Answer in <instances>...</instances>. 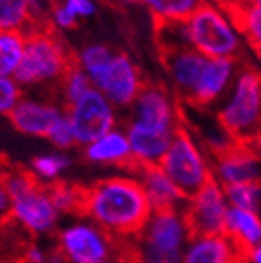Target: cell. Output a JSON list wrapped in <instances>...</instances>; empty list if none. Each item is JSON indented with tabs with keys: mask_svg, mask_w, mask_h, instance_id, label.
<instances>
[{
	"mask_svg": "<svg viewBox=\"0 0 261 263\" xmlns=\"http://www.w3.org/2000/svg\"><path fill=\"white\" fill-rule=\"evenodd\" d=\"M150 201L137 176H114L86 189L82 216L117 241H130L152 216Z\"/></svg>",
	"mask_w": 261,
	"mask_h": 263,
	"instance_id": "cell-1",
	"label": "cell"
},
{
	"mask_svg": "<svg viewBox=\"0 0 261 263\" xmlns=\"http://www.w3.org/2000/svg\"><path fill=\"white\" fill-rule=\"evenodd\" d=\"M75 64V55L49 22L33 24L26 31V51L15 73L21 86H53Z\"/></svg>",
	"mask_w": 261,
	"mask_h": 263,
	"instance_id": "cell-2",
	"label": "cell"
},
{
	"mask_svg": "<svg viewBox=\"0 0 261 263\" xmlns=\"http://www.w3.org/2000/svg\"><path fill=\"white\" fill-rule=\"evenodd\" d=\"M217 124L232 141L247 143L261 128V71L241 62L217 110Z\"/></svg>",
	"mask_w": 261,
	"mask_h": 263,
	"instance_id": "cell-3",
	"label": "cell"
},
{
	"mask_svg": "<svg viewBox=\"0 0 261 263\" xmlns=\"http://www.w3.org/2000/svg\"><path fill=\"white\" fill-rule=\"evenodd\" d=\"M188 42L190 48L203 53L208 59H241L243 35L230 18V15L204 0L203 4L187 18Z\"/></svg>",
	"mask_w": 261,
	"mask_h": 263,
	"instance_id": "cell-4",
	"label": "cell"
},
{
	"mask_svg": "<svg viewBox=\"0 0 261 263\" xmlns=\"http://www.w3.org/2000/svg\"><path fill=\"white\" fill-rule=\"evenodd\" d=\"M159 166L174 181L187 201L214 181L212 163L184 124L174 136Z\"/></svg>",
	"mask_w": 261,
	"mask_h": 263,
	"instance_id": "cell-5",
	"label": "cell"
},
{
	"mask_svg": "<svg viewBox=\"0 0 261 263\" xmlns=\"http://www.w3.org/2000/svg\"><path fill=\"white\" fill-rule=\"evenodd\" d=\"M57 247L69 263L108 261L114 259L115 252H119L121 261L123 256V241L114 239L88 218L75 219L61 229Z\"/></svg>",
	"mask_w": 261,
	"mask_h": 263,
	"instance_id": "cell-6",
	"label": "cell"
},
{
	"mask_svg": "<svg viewBox=\"0 0 261 263\" xmlns=\"http://www.w3.org/2000/svg\"><path fill=\"white\" fill-rule=\"evenodd\" d=\"M184 124L183 110L163 84H144L130 108L126 126L176 136Z\"/></svg>",
	"mask_w": 261,
	"mask_h": 263,
	"instance_id": "cell-7",
	"label": "cell"
},
{
	"mask_svg": "<svg viewBox=\"0 0 261 263\" xmlns=\"http://www.w3.org/2000/svg\"><path fill=\"white\" fill-rule=\"evenodd\" d=\"M117 108L101 91L86 93L77 103L64 108L69 124L73 128L75 141L81 146H88L104 134L117 128Z\"/></svg>",
	"mask_w": 261,
	"mask_h": 263,
	"instance_id": "cell-8",
	"label": "cell"
},
{
	"mask_svg": "<svg viewBox=\"0 0 261 263\" xmlns=\"http://www.w3.org/2000/svg\"><path fill=\"white\" fill-rule=\"evenodd\" d=\"M192 239L188 229L184 209L154 210L143 230L132 241L150 251L164 254H183L188 241Z\"/></svg>",
	"mask_w": 261,
	"mask_h": 263,
	"instance_id": "cell-9",
	"label": "cell"
},
{
	"mask_svg": "<svg viewBox=\"0 0 261 263\" xmlns=\"http://www.w3.org/2000/svg\"><path fill=\"white\" fill-rule=\"evenodd\" d=\"M91 82L115 108H132L146 84L134 59L123 51H115L114 59Z\"/></svg>",
	"mask_w": 261,
	"mask_h": 263,
	"instance_id": "cell-10",
	"label": "cell"
},
{
	"mask_svg": "<svg viewBox=\"0 0 261 263\" xmlns=\"http://www.w3.org/2000/svg\"><path fill=\"white\" fill-rule=\"evenodd\" d=\"M229 209L223 186L216 179L210 181L184 205V218L192 238L225 234Z\"/></svg>",
	"mask_w": 261,
	"mask_h": 263,
	"instance_id": "cell-11",
	"label": "cell"
},
{
	"mask_svg": "<svg viewBox=\"0 0 261 263\" xmlns=\"http://www.w3.org/2000/svg\"><path fill=\"white\" fill-rule=\"evenodd\" d=\"M210 157L214 179L221 186L261 181V159L247 143L232 141Z\"/></svg>",
	"mask_w": 261,
	"mask_h": 263,
	"instance_id": "cell-12",
	"label": "cell"
},
{
	"mask_svg": "<svg viewBox=\"0 0 261 263\" xmlns=\"http://www.w3.org/2000/svg\"><path fill=\"white\" fill-rule=\"evenodd\" d=\"M11 219L29 234H49L57 229L61 214L55 209L46 186L37 185L11 203Z\"/></svg>",
	"mask_w": 261,
	"mask_h": 263,
	"instance_id": "cell-13",
	"label": "cell"
},
{
	"mask_svg": "<svg viewBox=\"0 0 261 263\" xmlns=\"http://www.w3.org/2000/svg\"><path fill=\"white\" fill-rule=\"evenodd\" d=\"M161 61H163L164 70L168 71L176 90L177 97L184 103L192 99L196 91L199 79L203 75L204 66H207L208 57L196 51L194 48H181L174 51H163Z\"/></svg>",
	"mask_w": 261,
	"mask_h": 263,
	"instance_id": "cell-14",
	"label": "cell"
},
{
	"mask_svg": "<svg viewBox=\"0 0 261 263\" xmlns=\"http://www.w3.org/2000/svg\"><path fill=\"white\" fill-rule=\"evenodd\" d=\"M241 59H208L196 91L188 104L207 108L227 97L239 71Z\"/></svg>",
	"mask_w": 261,
	"mask_h": 263,
	"instance_id": "cell-15",
	"label": "cell"
},
{
	"mask_svg": "<svg viewBox=\"0 0 261 263\" xmlns=\"http://www.w3.org/2000/svg\"><path fill=\"white\" fill-rule=\"evenodd\" d=\"M64 117V106H59L48 99L22 97L11 111V124L26 136L48 137L53 126Z\"/></svg>",
	"mask_w": 261,
	"mask_h": 263,
	"instance_id": "cell-16",
	"label": "cell"
},
{
	"mask_svg": "<svg viewBox=\"0 0 261 263\" xmlns=\"http://www.w3.org/2000/svg\"><path fill=\"white\" fill-rule=\"evenodd\" d=\"M183 263H252V254L229 234L197 236L188 241Z\"/></svg>",
	"mask_w": 261,
	"mask_h": 263,
	"instance_id": "cell-17",
	"label": "cell"
},
{
	"mask_svg": "<svg viewBox=\"0 0 261 263\" xmlns=\"http://www.w3.org/2000/svg\"><path fill=\"white\" fill-rule=\"evenodd\" d=\"M84 159L91 164L121 166V168L132 170L130 141L124 128H114L97 141L84 146Z\"/></svg>",
	"mask_w": 261,
	"mask_h": 263,
	"instance_id": "cell-18",
	"label": "cell"
},
{
	"mask_svg": "<svg viewBox=\"0 0 261 263\" xmlns=\"http://www.w3.org/2000/svg\"><path fill=\"white\" fill-rule=\"evenodd\" d=\"M135 174H137V179L141 181L144 194L154 210L184 209L187 199L179 192V189L174 185V181L161 170V166H148Z\"/></svg>",
	"mask_w": 261,
	"mask_h": 263,
	"instance_id": "cell-19",
	"label": "cell"
},
{
	"mask_svg": "<svg viewBox=\"0 0 261 263\" xmlns=\"http://www.w3.org/2000/svg\"><path fill=\"white\" fill-rule=\"evenodd\" d=\"M225 234H229L234 241L254 256V251L261 245V219L256 212L230 206Z\"/></svg>",
	"mask_w": 261,
	"mask_h": 263,
	"instance_id": "cell-20",
	"label": "cell"
},
{
	"mask_svg": "<svg viewBox=\"0 0 261 263\" xmlns=\"http://www.w3.org/2000/svg\"><path fill=\"white\" fill-rule=\"evenodd\" d=\"M26 33L0 31V75L15 77L24 59Z\"/></svg>",
	"mask_w": 261,
	"mask_h": 263,
	"instance_id": "cell-21",
	"label": "cell"
},
{
	"mask_svg": "<svg viewBox=\"0 0 261 263\" xmlns=\"http://www.w3.org/2000/svg\"><path fill=\"white\" fill-rule=\"evenodd\" d=\"M69 164H71V159L64 152H59L57 150V152H49L33 157L29 172L39 181V185L49 186L59 183L61 176L69 168Z\"/></svg>",
	"mask_w": 261,
	"mask_h": 263,
	"instance_id": "cell-22",
	"label": "cell"
},
{
	"mask_svg": "<svg viewBox=\"0 0 261 263\" xmlns=\"http://www.w3.org/2000/svg\"><path fill=\"white\" fill-rule=\"evenodd\" d=\"M229 13L234 24L237 26L239 33L243 35L247 42L252 46L254 49L261 46V9L254 8L252 4L245 2V4L236 6V8L225 9Z\"/></svg>",
	"mask_w": 261,
	"mask_h": 263,
	"instance_id": "cell-23",
	"label": "cell"
},
{
	"mask_svg": "<svg viewBox=\"0 0 261 263\" xmlns=\"http://www.w3.org/2000/svg\"><path fill=\"white\" fill-rule=\"evenodd\" d=\"M204 0H141L155 21H187Z\"/></svg>",
	"mask_w": 261,
	"mask_h": 263,
	"instance_id": "cell-24",
	"label": "cell"
},
{
	"mask_svg": "<svg viewBox=\"0 0 261 263\" xmlns=\"http://www.w3.org/2000/svg\"><path fill=\"white\" fill-rule=\"evenodd\" d=\"M33 0H0V31H22L31 28Z\"/></svg>",
	"mask_w": 261,
	"mask_h": 263,
	"instance_id": "cell-25",
	"label": "cell"
},
{
	"mask_svg": "<svg viewBox=\"0 0 261 263\" xmlns=\"http://www.w3.org/2000/svg\"><path fill=\"white\" fill-rule=\"evenodd\" d=\"M49 192V197L53 201L55 209L59 210L61 216L64 214H79L82 216L84 210V197L86 189L84 186L71 185V183H55V185L46 186Z\"/></svg>",
	"mask_w": 261,
	"mask_h": 263,
	"instance_id": "cell-26",
	"label": "cell"
},
{
	"mask_svg": "<svg viewBox=\"0 0 261 263\" xmlns=\"http://www.w3.org/2000/svg\"><path fill=\"white\" fill-rule=\"evenodd\" d=\"M155 41L159 46V53L174 51V49L190 48L188 42L187 21H155Z\"/></svg>",
	"mask_w": 261,
	"mask_h": 263,
	"instance_id": "cell-27",
	"label": "cell"
},
{
	"mask_svg": "<svg viewBox=\"0 0 261 263\" xmlns=\"http://www.w3.org/2000/svg\"><path fill=\"white\" fill-rule=\"evenodd\" d=\"M114 55H115V51L108 44L95 42V44L82 48L81 51L75 55V62H77V66H81L82 71L94 81V79L106 68L108 62L114 59ZM91 84H94V82H91Z\"/></svg>",
	"mask_w": 261,
	"mask_h": 263,
	"instance_id": "cell-28",
	"label": "cell"
},
{
	"mask_svg": "<svg viewBox=\"0 0 261 263\" xmlns=\"http://www.w3.org/2000/svg\"><path fill=\"white\" fill-rule=\"evenodd\" d=\"M94 90L91 79L82 71L81 66L75 62L68 71H66L64 79L61 81V95L64 101V108L69 104L77 103L79 99H82L86 93H90Z\"/></svg>",
	"mask_w": 261,
	"mask_h": 263,
	"instance_id": "cell-29",
	"label": "cell"
},
{
	"mask_svg": "<svg viewBox=\"0 0 261 263\" xmlns=\"http://www.w3.org/2000/svg\"><path fill=\"white\" fill-rule=\"evenodd\" d=\"M227 201L232 209L249 210L256 212L259 209V194H261V181L256 183H241V185L223 186Z\"/></svg>",
	"mask_w": 261,
	"mask_h": 263,
	"instance_id": "cell-30",
	"label": "cell"
},
{
	"mask_svg": "<svg viewBox=\"0 0 261 263\" xmlns=\"http://www.w3.org/2000/svg\"><path fill=\"white\" fill-rule=\"evenodd\" d=\"M0 181H2L4 189L8 190L11 201L28 194L29 190L39 185V181L33 177L29 170L18 168V166H9V168L0 170Z\"/></svg>",
	"mask_w": 261,
	"mask_h": 263,
	"instance_id": "cell-31",
	"label": "cell"
},
{
	"mask_svg": "<svg viewBox=\"0 0 261 263\" xmlns=\"http://www.w3.org/2000/svg\"><path fill=\"white\" fill-rule=\"evenodd\" d=\"M22 99V86L15 81V77L0 75V115H11L16 104Z\"/></svg>",
	"mask_w": 261,
	"mask_h": 263,
	"instance_id": "cell-32",
	"label": "cell"
},
{
	"mask_svg": "<svg viewBox=\"0 0 261 263\" xmlns=\"http://www.w3.org/2000/svg\"><path fill=\"white\" fill-rule=\"evenodd\" d=\"M48 139L51 141V144L57 148L59 152H64V150H68V148H71V146H75V144H77V141H75L73 128H71V124H69L66 114H64V117H62V119L55 124L53 130L49 132Z\"/></svg>",
	"mask_w": 261,
	"mask_h": 263,
	"instance_id": "cell-33",
	"label": "cell"
},
{
	"mask_svg": "<svg viewBox=\"0 0 261 263\" xmlns=\"http://www.w3.org/2000/svg\"><path fill=\"white\" fill-rule=\"evenodd\" d=\"M49 24L53 26L55 29H75L79 24V18L69 11L64 4H55L49 9Z\"/></svg>",
	"mask_w": 261,
	"mask_h": 263,
	"instance_id": "cell-34",
	"label": "cell"
},
{
	"mask_svg": "<svg viewBox=\"0 0 261 263\" xmlns=\"http://www.w3.org/2000/svg\"><path fill=\"white\" fill-rule=\"evenodd\" d=\"M62 4L73 13L79 21H81V18H90V16H94L95 11H97L95 0H62Z\"/></svg>",
	"mask_w": 261,
	"mask_h": 263,
	"instance_id": "cell-35",
	"label": "cell"
},
{
	"mask_svg": "<svg viewBox=\"0 0 261 263\" xmlns=\"http://www.w3.org/2000/svg\"><path fill=\"white\" fill-rule=\"evenodd\" d=\"M11 197H9L8 190L4 189L2 181H0V225L9 221L11 218Z\"/></svg>",
	"mask_w": 261,
	"mask_h": 263,
	"instance_id": "cell-36",
	"label": "cell"
},
{
	"mask_svg": "<svg viewBox=\"0 0 261 263\" xmlns=\"http://www.w3.org/2000/svg\"><path fill=\"white\" fill-rule=\"evenodd\" d=\"M49 251H44L42 247L39 245H29L28 251L24 252V263H46L48 261Z\"/></svg>",
	"mask_w": 261,
	"mask_h": 263,
	"instance_id": "cell-37",
	"label": "cell"
},
{
	"mask_svg": "<svg viewBox=\"0 0 261 263\" xmlns=\"http://www.w3.org/2000/svg\"><path fill=\"white\" fill-rule=\"evenodd\" d=\"M46 263H69V261L66 259V256L59 251V247H57V249H51V251H49L48 261H46Z\"/></svg>",
	"mask_w": 261,
	"mask_h": 263,
	"instance_id": "cell-38",
	"label": "cell"
},
{
	"mask_svg": "<svg viewBox=\"0 0 261 263\" xmlns=\"http://www.w3.org/2000/svg\"><path fill=\"white\" fill-rule=\"evenodd\" d=\"M247 144H249V146L252 148V152L256 154V156L261 159V128H259V132H257L256 136L252 137V139L247 141Z\"/></svg>",
	"mask_w": 261,
	"mask_h": 263,
	"instance_id": "cell-39",
	"label": "cell"
},
{
	"mask_svg": "<svg viewBox=\"0 0 261 263\" xmlns=\"http://www.w3.org/2000/svg\"><path fill=\"white\" fill-rule=\"evenodd\" d=\"M212 2L223 9H230V8H236V6L245 4V2H249V0H212Z\"/></svg>",
	"mask_w": 261,
	"mask_h": 263,
	"instance_id": "cell-40",
	"label": "cell"
},
{
	"mask_svg": "<svg viewBox=\"0 0 261 263\" xmlns=\"http://www.w3.org/2000/svg\"><path fill=\"white\" fill-rule=\"evenodd\" d=\"M252 263H261V245L257 247L256 251H254V256H252Z\"/></svg>",
	"mask_w": 261,
	"mask_h": 263,
	"instance_id": "cell-41",
	"label": "cell"
},
{
	"mask_svg": "<svg viewBox=\"0 0 261 263\" xmlns=\"http://www.w3.org/2000/svg\"><path fill=\"white\" fill-rule=\"evenodd\" d=\"M119 4H124V6H135V4H141V0H117Z\"/></svg>",
	"mask_w": 261,
	"mask_h": 263,
	"instance_id": "cell-42",
	"label": "cell"
},
{
	"mask_svg": "<svg viewBox=\"0 0 261 263\" xmlns=\"http://www.w3.org/2000/svg\"><path fill=\"white\" fill-rule=\"evenodd\" d=\"M249 4H252L254 8L261 9V0H249Z\"/></svg>",
	"mask_w": 261,
	"mask_h": 263,
	"instance_id": "cell-43",
	"label": "cell"
},
{
	"mask_svg": "<svg viewBox=\"0 0 261 263\" xmlns=\"http://www.w3.org/2000/svg\"><path fill=\"white\" fill-rule=\"evenodd\" d=\"M46 2H48L49 6H55V4H61L62 0H46Z\"/></svg>",
	"mask_w": 261,
	"mask_h": 263,
	"instance_id": "cell-44",
	"label": "cell"
},
{
	"mask_svg": "<svg viewBox=\"0 0 261 263\" xmlns=\"http://www.w3.org/2000/svg\"><path fill=\"white\" fill-rule=\"evenodd\" d=\"M95 263H121L119 259H108V261H95Z\"/></svg>",
	"mask_w": 261,
	"mask_h": 263,
	"instance_id": "cell-45",
	"label": "cell"
},
{
	"mask_svg": "<svg viewBox=\"0 0 261 263\" xmlns=\"http://www.w3.org/2000/svg\"><path fill=\"white\" fill-rule=\"evenodd\" d=\"M256 53H257V57L261 59V46H259V48H256Z\"/></svg>",
	"mask_w": 261,
	"mask_h": 263,
	"instance_id": "cell-46",
	"label": "cell"
}]
</instances>
